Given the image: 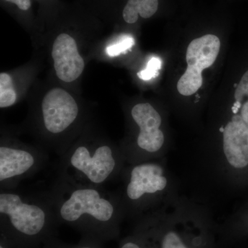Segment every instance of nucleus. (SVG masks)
Listing matches in <instances>:
<instances>
[{
  "mask_svg": "<svg viewBox=\"0 0 248 248\" xmlns=\"http://www.w3.org/2000/svg\"><path fill=\"white\" fill-rule=\"evenodd\" d=\"M46 194L59 223L75 228L83 238L102 244L118 234L124 209L117 194L104 187L73 184L58 177Z\"/></svg>",
  "mask_w": 248,
  "mask_h": 248,
  "instance_id": "1",
  "label": "nucleus"
},
{
  "mask_svg": "<svg viewBox=\"0 0 248 248\" xmlns=\"http://www.w3.org/2000/svg\"><path fill=\"white\" fill-rule=\"evenodd\" d=\"M60 224L46 192L0 190L1 236L14 248H37L55 237Z\"/></svg>",
  "mask_w": 248,
  "mask_h": 248,
  "instance_id": "2",
  "label": "nucleus"
},
{
  "mask_svg": "<svg viewBox=\"0 0 248 248\" xmlns=\"http://www.w3.org/2000/svg\"><path fill=\"white\" fill-rule=\"evenodd\" d=\"M86 138L73 142L60 156L58 177L73 184L104 187L120 175L125 158L108 141Z\"/></svg>",
  "mask_w": 248,
  "mask_h": 248,
  "instance_id": "3",
  "label": "nucleus"
},
{
  "mask_svg": "<svg viewBox=\"0 0 248 248\" xmlns=\"http://www.w3.org/2000/svg\"><path fill=\"white\" fill-rule=\"evenodd\" d=\"M81 118V110L76 99L65 90H50L42 99L40 106L41 134L59 156L71 146L67 135L76 128Z\"/></svg>",
  "mask_w": 248,
  "mask_h": 248,
  "instance_id": "4",
  "label": "nucleus"
},
{
  "mask_svg": "<svg viewBox=\"0 0 248 248\" xmlns=\"http://www.w3.org/2000/svg\"><path fill=\"white\" fill-rule=\"evenodd\" d=\"M42 148L19 141L1 140L0 146V187L16 190L24 179L42 170L48 161Z\"/></svg>",
  "mask_w": 248,
  "mask_h": 248,
  "instance_id": "5",
  "label": "nucleus"
},
{
  "mask_svg": "<svg viewBox=\"0 0 248 248\" xmlns=\"http://www.w3.org/2000/svg\"><path fill=\"white\" fill-rule=\"evenodd\" d=\"M123 191L119 195L124 208L133 211L145 208L151 197L162 192L168 185L164 169L156 163L133 164L124 175Z\"/></svg>",
  "mask_w": 248,
  "mask_h": 248,
  "instance_id": "6",
  "label": "nucleus"
},
{
  "mask_svg": "<svg viewBox=\"0 0 248 248\" xmlns=\"http://www.w3.org/2000/svg\"><path fill=\"white\" fill-rule=\"evenodd\" d=\"M221 42L216 35H204L192 40L186 51L187 67L177 83L181 94H195L203 84L202 72L213 66L219 53Z\"/></svg>",
  "mask_w": 248,
  "mask_h": 248,
  "instance_id": "7",
  "label": "nucleus"
},
{
  "mask_svg": "<svg viewBox=\"0 0 248 248\" xmlns=\"http://www.w3.org/2000/svg\"><path fill=\"white\" fill-rule=\"evenodd\" d=\"M130 115L139 131L135 149L126 160L136 164L140 163L142 158L156 155L164 146L165 137L160 129L162 123L161 115L151 104H136L131 109Z\"/></svg>",
  "mask_w": 248,
  "mask_h": 248,
  "instance_id": "8",
  "label": "nucleus"
},
{
  "mask_svg": "<svg viewBox=\"0 0 248 248\" xmlns=\"http://www.w3.org/2000/svg\"><path fill=\"white\" fill-rule=\"evenodd\" d=\"M52 58L57 77L63 82L76 81L84 71V59L78 51L76 40L68 34H60L54 41Z\"/></svg>",
  "mask_w": 248,
  "mask_h": 248,
  "instance_id": "9",
  "label": "nucleus"
},
{
  "mask_svg": "<svg viewBox=\"0 0 248 248\" xmlns=\"http://www.w3.org/2000/svg\"><path fill=\"white\" fill-rule=\"evenodd\" d=\"M223 133V153L229 164L235 169L248 165V128L242 117L236 114L232 117Z\"/></svg>",
  "mask_w": 248,
  "mask_h": 248,
  "instance_id": "10",
  "label": "nucleus"
},
{
  "mask_svg": "<svg viewBox=\"0 0 248 248\" xmlns=\"http://www.w3.org/2000/svg\"><path fill=\"white\" fill-rule=\"evenodd\" d=\"M159 0H128L123 11L125 22L134 24L138 20L139 16L148 19L156 14Z\"/></svg>",
  "mask_w": 248,
  "mask_h": 248,
  "instance_id": "11",
  "label": "nucleus"
},
{
  "mask_svg": "<svg viewBox=\"0 0 248 248\" xmlns=\"http://www.w3.org/2000/svg\"><path fill=\"white\" fill-rule=\"evenodd\" d=\"M17 94L14 90V81L9 74H0V107L6 108L14 105Z\"/></svg>",
  "mask_w": 248,
  "mask_h": 248,
  "instance_id": "12",
  "label": "nucleus"
},
{
  "mask_svg": "<svg viewBox=\"0 0 248 248\" xmlns=\"http://www.w3.org/2000/svg\"><path fill=\"white\" fill-rule=\"evenodd\" d=\"M235 102L232 111L233 114H237L243 104L248 100V71L245 73L239 84L236 85L234 93Z\"/></svg>",
  "mask_w": 248,
  "mask_h": 248,
  "instance_id": "13",
  "label": "nucleus"
},
{
  "mask_svg": "<svg viewBox=\"0 0 248 248\" xmlns=\"http://www.w3.org/2000/svg\"><path fill=\"white\" fill-rule=\"evenodd\" d=\"M43 248H103L102 243L94 240L82 238L79 244L69 245L63 244L56 237L50 239L44 245Z\"/></svg>",
  "mask_w": 248,
  "mask_h": 248,
  "instance_id": "14",
  "label": "nucleus"
},
{
  "mask_svg": "<svg viewBox=\"0 0 248 248\" xmlns=\"http://www.w3.org/2000/svg\"><path fill=\"white\" fill-rule=\"evenodd\" d=\"M134 45H135V40L133 37L130 36H125L117 43L108 47V55L110 57L118 56L121 53L131 48Z\"/></svg>",
  "mask_w": 248,
  "mask_h": 248,
  "instance_id": "15",
  "label": "nucleus"
},
{
  "mask_svg": "<svg viewBox=\"0 0 248 248\" xmlns=\"http://www.w3.org/2000/svg\"><path fill=\"white\" fill-rule=\"evenodd\" d=\"M161 68V61L160 59L153 58L148 62L146 69L138 73L139 78L145 81L156 78L159 75V71Z\"/></svg>",
  "mask_w": 248,
  "mask_h": 248,
  "instance_id": "16",
  "label": "nucleus"
},
{
  "mask_svg": "<svg viewBox=\"0 0 248 248\" xmlns=\"http://www.w3.org/2000/svg\"><path fill=\"white\" fill-rule=\"evenodd\" d=\"M160 248H187L180 236L173 231L164 234L160 242Z\"/></svg>",
  "mask_w": 248,
  "mask_h": 248,
  "instance_id": "17",
  "label": "nucleus"
},
{
  "mask_svg": "<svg viewBox=\"0 0 248 248\" xmlns=\"http://www.w3.org/2000/svg\"><path fill=\"white\" fill-rule=\"evenodd\" d=\"M142 243L143 242L140 240L128 239L121 244L120 248H145Z\"/></svg>",
  "mask_w": 248,
  "mask_h": 248,
  "instance_id": "18",
  "label": "nucleus"
},
{
  "mask_svg": "<svg viewBox=\"0 0 248 248\" xmlns=\"http://www.w3.org/2000/svg\"><path fill=\"white\" fill-rule=\"evenodd\" d=\"M5 1L16 4L22 11H27L31 6V0H5Z\"/></svg>",
  "mask_w": 248,
  "mask_h": 248,
  "instance_id": "19",
  "label": "nucleus"
},
{
  "mask_svg": "<svg viewBox=\"0 0 248 248\" xmlns=\"http://www.w3.org/2000/svg\"><path fill=\"white\" fill-rule=\"evenodd\" d=\"M241 110V117H242V120H244L245 124H246L248 128V100L243 104Z\"/></svg>",
  "mask_w": 248,
  "mask_h": 248,
  "instance_id": "20",
  "label": "nucleus"
},
{
  "mask_svg": "<svg viewBox=\"0 0 248 248\" xmlns=\"http://www.w3.org/2000/svg\"><path fill=\"white\" fill-rule=\"evenodd\" d=\"M0 248H14L8 243V241L4 237L0 238Z\"/></svg>",
  "mask_w": 248,
  "mask_h": 248,
  "instance_id": "21",
  "label": "nucleus"
}]
</instances>
